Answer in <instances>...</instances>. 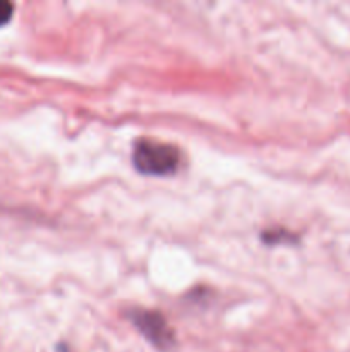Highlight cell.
<instances>
[{"instance_id": "cell-2", "label": "cell", "mask_w": 350, "mask_h": 352, "mask_svg": "<svg viewBox=\"0 0 350 352\" xmlns=\"http://www.w3.org/2000/svg\"><path fill=\"white\" fill-rule=\"evenodd\" d=\"M132 322L146 336V339L160 349H167L174 344V332L160 313L136 309V311H132Z\"/></svg>"}, {"instance_id": "cell-3", "label": "cell", "mask_w": 350, "mask_h": 352, "mask_svg": "<svg viewBox=\"0 0 350 352\" xmlns=\"http://www.w3.org/2000/svg\"><path fill=\"white\" fill-rule=\"evenodd\" d=\"M14 6L7 0H0V26H3L5 23H9V19L12 17Z\"/></svg>"}, {"instance_id": "cell-1", "label": "cell", "mask_w": 350, "mask_h": 352, "mask_svg": "<svg viewBox=\"0 0 350 352\" xmlns=\"http://www.w3.org/2000/svg\"><path fill=\"white\" fill-rule=\"evenodd\" d=\"M132 162L143 174L167 175L177 170L182 162V153L174 144L148 138L134 144Z\"/></svg>"}]
</instances>
